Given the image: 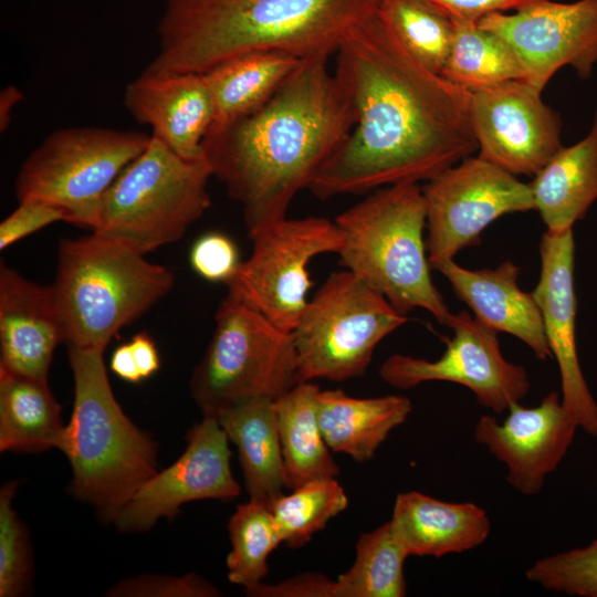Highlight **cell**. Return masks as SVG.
<instances>
[{
  "mask_svg": "<svg viewBox=\"0 0 597 597\" xmlns=\"http://www.w3.org/2000/svg\"><path fill=\"white\" fill-rule=\"evenodd\" d=\"M335 54L356 123L310 185L315 197L428 181L478 150L470 91L417 61L377 9Z\"/></svg>",
  "mask_w": 597,
  "mask_h": 597,
  "instance_id": "6da1fadb",
  "label": "cell"
},
{
  "mask_svg": "<svg viewBox=\"0 0 597 597\" xmlns=\"http://www.w3.org/2000/svg\"><path fill=\"white\" fill-rule=\"evenodd\" d=\"M327 57L303 60L260 107L203 140L212 176L241 205L248 232L286 218L294 197L356 123L355 107Z\"/></svg>",
  "mask_w": 597,
  "mask_h": 597,
  "instance_id": "7a4b0ae2",
  "label": "cell"
},
{
  "mask_svg": "<svg viewBox=\"0 0 597 597\" xmlns=\"http://www.w3.org/2000/svg\"><path fill=\"white\" fill-rule=\"evenodd\" d=\"M379 0H167L147 74H202L252 52L329 57Z\"/></svg>",
  "mask_w": 597,
  "mask_h": 597,
  "instance_id": "3957f363",
  "label": "cell"
},
{
  "mask_svg": "<svg viewBox=\"0 0 597 597\" xmlns=\"http://www.w3.org/2000/svg\"><path fill=\"white\" fill-rule=\"evenodd\" d=\"M69 360L74 404L59 450L72 468V494L112 523L158 471L157 443L116 400L103 350L70 346Z\"/></svg>",
  "mask_w": 597,
  "mask_h": 597,
  "instance_id": "277c9868",
  "label": "cell"
},
{
  "mask_svg": "<svg viewBox=\"0 0 597 597\" xmlns=\"http://www.w3.org/2000/svg\"><path fill=\"white\" fill-rule=\"evenodd\" d=\"M174 274L128 244L93 232L59 244L51 286L69 346L103 350L174 285Z\"/></svg>",
  "mask_w": 597,
  "mask_h": 597,
  "instance_id": "5b68a950",
  "label": "cell"
},
{
  "mask_svg": "<svg viewBox=\"0 0 597 597\" xmlns=\"http://www.w3.org/2000/svg\"><path fill=\"white\" fill-rule=\"evenodd\" d=\"M342 235L339 264L383 294L402 315L429 312L447 326L452 315L432 282L419 184L378 188L335 219Z\"/></svg>",
  "mask_w": 597,
  "mask_h": 597,
  "instance_id": "8992f818",
  "label": "cell"
},
{
  "mask_svg": "<svg viewBox=\"0 0 597 597\" xmlns=\"http://www.w3.org/2000/svg\"><path fill=\"white\" fill-rule=\"evenodd\" d=\"M211 176L205 157L185 159L151 135L104 195L92 230L144 254L176 242L209 209Z\"/></svg>",
  "mask_w": 597,
  "mask_h": 597,
  "instance_id": "52a82bcc",
  "label": "cell"
},
{
  "mask_svg": "<svg viewBox=\"0 0 597 597\" xmlns=\"http://www.w3.org/2000/svg\"><path fill=\"white\" fill-rule=\"evenodd\" d=\"M206 353L190 377V392L206 417L218 418L248 400H276L297 384L293 336L231 294L216 313Z\"/></svg>",
  "mask_w": 597,
  "mask_h": 597,
  "instance_id": "ba28073f",
  "label": "cell"
},
{
  "mask_svg": "<svg viewBox=\"0 0 597 597\" xmlns=\"http://www.w3.org/2000/svg\"><path fill=\"white\" fill-rule=\"evenodd\" d=\"M407 322V315L350 271L331 273L291 332L301 381L364 375L377 345Z\"/></svg>",
  "mask_w": 597,
  "mask_h": 597,
  "instance_id": "9c48e42d",
  "label": "cell"
},
{
  "mask_svg": "<svg viewBox=\"0 0 597 597\" xmlns=\"http://www.w3.org/2000/svg\"><path fill=\"white\" fill-rule=\"evenodd\" d=\"M150 139L143 132L106 127L57 129L23 161L18 199L50 202L67 222L92 229L104 195Z\"/></svg>",
  "mask_w": 597,
  "mask_h": 597,
  "instance_id": "30bf717a",
  "label": "cell"
},
{
  "mask_svg": "<svg viewBox=\"0 0 597 597\" xmlns=\"http://www.w3.org/2000/svg\"><path fill=\"white\" fill-rule=\"evenodd\" d=\"M249 237L252 252L227 283L228 293L291 333L310 301L308 264L321 254L338 253L341 232L326 218L286 217Z\"/></svg>",
  "mask_w": 597,
  "mask_h": 597,
  "instance_id": "8fae6325",
  "label": "cell"
},
{
  "mask_svg": "<svg viewBox=\"0 0 597 597\" xmlns=\"http://www.w3.org/2000/svg\"><path fill=\"white\" fill-rule=\"evenodd\" d=\"M422 193L431 266L479 244L481 232L500 217L534 210L528 184L479 156H469L428 180Z\"/></svg>",
  "mask_w": 597,
  "mask_h": 597,
  "instance_id": "7c38bea8",
  "label": "cell"
},
{
  "mask_svg": "<svg viewBox=\"0 0 597 597\" xmlns=\"http://www.w3.org/2000/svg\"><path fill=\"white\" fill-rule=\"evenodd\" d=\"M453 337L434 360L394 354L379 368L381 379L409 389L427 381H448L470 389L479 405L500 415L530 391L526 369L505 359L498 332L462 311L447 325Z\"/></svg>",
  "mask_w": 597,
  "mask_h": 597,
  "instance_id": "4fadbf2b",
  "label": "cell"
},
{
  "mask_svg": "<svg viewBox=\"0 0 597 597\" xmlns=\"http://www.w3.org/2000/svg\"><path fill=\"white\" fill-rule=\"evenodd\" d=\"M478 23L510 45L523 66L524 82L540 92L564 66L587 78L597 64V0H538L490 13Z\"/></svg>",
  "mask_w": 597,
  "mask_h": 597,
  "instance_id": "5bb4252c",
  "label": "cell"
},
{
  "mask_svg": "<svg viewBox=\"0 0 597 597\" xmlns=\"http://www.w3.org/2000/svg\"><path fill=\"white\" fill-rule=\"evenodd\" d=\"M478 156L517 176H535L563 147L558 114L521 80L470 91Z\"/></svg>",
  "mask_w": 597,
  "mask_h": 597,
  "instance_id": "9a60e30c",
  "label": "cell"
},
{
  "mask_svg": "<svg viewBox=\"0 0 597 597\" xmlns=\"http://www.w3.org/2000/svg\"><path fill=\"white\" fill-rule=\"evenodd\" d=\"M230 458L229 439L219 421L203 416L189 430L184 453L146 481L112 523L121 532H145L160 519L172 520L188 502L235 499L240 484Z\"/></svg>",
  "mask_w": 597,
  "mask_h": 597,
  "instance_id": "2e32d148",
  "label": "cell"
},
{
  "mask_svg": "<svg viewBox=\"0 0 597 597\" xmlns=\"http://www.w3.org/2000/svg\"><path fill=\"white\" fill-rule=\"evenodd\" d=\"M577 429L559 394L551 391L535 407L511 405L502 422L494 416H482L473 436L505 465L509 484L532 496L542 491L546 478L562 463Z\"/></svg>",
  "mask_w": 597,
  "mask_h": 597,
  "instance_id": "e0dca14e",
  "label": "cell"
},
{
  "mask_svg": "<svg viewBox=\"0 0 597 597\" xmlns=\"http://www.w3.org/2000/svg\"><path fill=\"white\" fill-rule=\"evenodd\" d=\"M538 249L541 274L532 293L542 313L552 356L558 365L562 402L578 428L597 438V402L584 377L576 345L573 229L546 230Z\"/></svg>",
  "mask_w": 597,
  "mask_h": 597,
  "instance_id": "ac0fdd59",
  "label": "cell"
},
{
  "mask_svg": "<svg viewBox=\"0 0 597 597\" xmlns=\"http://www.w3.org/2000/svg\"><path fill=\"white\" fill-rule=\"evenodd\" d=\"M124 105L185 159L205 157L203 140L214 119L210 91L202 74L153 75L143 72L126 85Z\"/></svg>",
  "mask_w": 597,
  "mask_h": 597,
  "instance_id": "d6986e66",
  "label": "cell"
},
{
  "mask_svg": "<svg viewBox=\"0 0 597 597\" xmlns=\"http://www.w3.org/2000/svg\"><path fill=\"white\" fill-rule=\"evenodd\" d=\"M65 342L51 286L0 265V368L48 381L56 346Z\"/></svg>",
  "mask_w": 597,
  "mask_h": 597,
  "instance_id": "ffe728a7",
  "label": "cell"
},
{
  "mask_svg": "<svg viewBox=\"0 0 597 597\" xmlns=\"http://www.w3.org/2000/svg\"><path fill=\"white\" fill-rule=\"evenodd\" d=\"M431 268L448 280L458 298L480 322L498 333L515 336L537 359L553 358L540 306L532 292L519 287L520 268L514 262L504 261L496 269L470 270L447 259Z\"/></svg>",
  "mask_w": 597,
  "mask_h": 597,
  "instance_id": "44dd1931",
  "label": "cell"
},
{
  "mask_svg": "<svg viewBox=\"0 0 597 597\" xmlns=\"http://www.w3.org/2000/svg\"><path fill=\"white\" fill-rule=\"evenodd\" d=\"M390 521L410 556L440 558L468 552L491 533V520L478 504L447 502L417 491L396 496Z\"/></svg>",
  "mask_w": 597,
  "mask_h": 597,
  "instance_id": "7402d4cb",
  "label": "cell"
},
{
  "mask_svg": "<svg viewBox=\"0 0 597 597\" xmlns=\"http://www.w3.org/2000/svg\"><path fill=\"white\" fill-rule=\"evenodd\" d=\"M546 230L565 231L597 200V111L588 134L562 147L528 184Z\"/></svg>",
  "mask_w": 597,
  "mask_h": 597,
  "instance_id": "603a6c76",
  "label": "cell"
},
{
  "mask_svg": "<svg viewBox=\"0 0 597 597\" xmlns=\"http://www.w3.org/2000/svg\"><path fill=\"white\" fill-rule=\"evenodd\" d=\"M411 411V401L400 395L356 398L343 390H320L317 396L318 422L328 448L357 462L370 460Z\"/></svg>",
  "mask_w": 597,
  "mask_h": 597,
  "instance_id": "cb8c5ba5",
  "label": "cell"
},
{
  "mask_svg": "<svg viewBox=\"0 0 597 597\" xmlns=\"http://www.w3.org/2000/svg\"><path fill=\"white\" fill-rule=\"evenodd\" d=\"M217 420L238 449L250 500L270 505L285 486L274 401L248 400L222 412Z\"/></svg>",
  "mask_w": 597,
  "mask_h": 597,
  "instance_id": "d4e9b609",
  "label": "cell"
},
{
  "mask_svg": "<svg viewBox=\"0 0 597 597\" xmlns=\"http://www.w3.org/2000/svg\"><path fill=\"white\" fill-rule=\"evenodd\" d=\"M302 62L282 52H252L226 60L202 73L214 107L210 129L260 107Z\"/></svg>",
  "mask_w": 597,
  "mask_h": 597,
  "instance_id": "484cf974",
  "label": "cell"
},
{
  "mask_svg": "<svg viewBox=\"0 0 597 597\" xmlns=\"http://www.w3.org/2000/svg\"><path fill=\"white\" fill-rule=\"evenodd\" d=\"M320 390L318 385L302 381L274 400L285 488L290 490L339 474L318 422Z\"/></svg>",
  "mask_w": 597,
  "mask_h": 597,
  "instance_id": "4316f807",
  "label": "cell"
},
{
  "mask_svg": "<svg viewBox=\"0 0 597 597\" xmlns=\"http://www.w3.org/2000/svg\"><path fill=\"white\" fill-rule=\"evenodd\" d=\"M48 381L0 368V451L59 449L65 426Z\"/></svg>",
  "mask_w": 597,
  "mask_h": 597,
  "instance_id": "83f0119b",
  "label": "cell"
},
{
  "mask_svg": "<svg viewBox=\"0 0 597 597\" xmlns=\"http://www.w3.org/2000/svg\"><path fill=\"white\" fill-rule=\"evenodd\" d=\"M441 75L469 91L524 81V70L510 45L475 21L454 20L449 54Z\"/></svg>",
  "mask_w": 597,
  "mask_h": 597,
  "instance_id": "f1b7e54d",
  "label": "cell"
},
{
  "mask_svg": "<svg viewBox=\"0 0 597 597\" xmlns=\"http://www.w3.org/2000/svg\"><path fill=\"white\" fill-rule=\"evenodd\" d=\"M409 553L391 521L363 533L352 567L336 579L339 597H404Z\"/></svg>",
  "mask_w": 597,
  "mask_h": 597,
  "instance_id": "f546056e",
  "label": "cell"
},
{
  "mask_svg": "<svg viewBox=\"0 0 597 597\" xmlns=\"http://www.w3.org/2000/svg\"><path fill=\"white\" fill-rule=\"evenodd\" d=\"M377 10L402 46L422 65L441 74L454 20L428 0H379Z\"/></svg>",
  "mask_w": 597,
  "mask_h": 597,
  "instance_id": "4dcf8cb0",
  "label": "cell"
},
{
  "mask_svg": "<svg viewBox=\"0 0 597 597\" xmlns=\"http://www.w3.org/2000/svg\"><path fill=\"white\" fill-rule=\"evenodd\" d=\"M231 552L228 579L244 588L268 575V557L282 543L270 506L250 500L240 504L228 522Z\"/></svg>",
  "mask_w": 597,
  "mask_h": 597,
  "instance_id": "1f68e13d",
  "label": "cell"
},
{
  "mask_svg": "<svg viewBox=\"0 0 597 597\" xmlns=\"http://www.w3.org/2000/svg\"><path fill=\"white\" fill-rule=\"evenodd\" d=\"M348 505L347 495L335 478L310 481L269 506L282 543L291 548L305 545L327 522Z\"/></svg>",
  "mask_w": 597,
  "mask_h": 597,
  "instance_id": "d6a6232c",
  "label": "cell"
},
{
  "mask_svg": "<svg viewBox=\"0 0 597 597\" xmlns=\"http://www.w3.org/2000/svg\"><path fill=\"white\" fill-rule=\"evenodd\" d=\"M18 481L0 490V597L23 596L33 578L30 534L13 507Z\"/></svg>",
  "mask_w": 597,
  "mask_h": 597,
  "instance_id": "836d02e7",
  "label": "cell"
},
{
  "mask_svg": "<svg viewBox=\"0 0 597 597\" xmlns=\"http://www.w3.org/2000/svg\"><path fill=\"white\" fill-rule=\"evenodd\" d=\"M542 588L580 597H597V540L534 562L525 572Z\"/></svg>",
  "mask_w": 597,
  "mask_h": 597,
  "instance_id": "e575fe53",
  "label": "cell"
},
{
  "mask_svg": "<svg viewBox=\"0 0 597 597\" xmlns=\"http://www.w3.org/2000/svg\"><path fill=\"white\" fill-rule=\"evenodd\" d=\"M111 597H216L220 591L197 574L182 576L138 575L113 585Z\"/></svg>",
  "mask_w": 597,
  "mask_h": 597,
  "instance_id": "d590c367",
  "label": "cell"
},
{
  "mask_svg": "<svg viewBox=\"0 0 597 597\" xmlns=\"http://www.w3.org/2000/svg\"><path fill=\"white\" fill-rule=\"evenodd\" d=\"M189 262L202 279L224 284L234 276L241 263L237 244L220 232L201 235L191 247Z\"/></svg>",
  "mask_w": 597,
  "mask_h": 597,
  "instance_id": "8d00e7d4",
  "label": "cell"
},
{
  "mask_svg": "<svg viewBox=\"0 0 597 597\" xmlns=\"http://www.w3.org/2000/svg\"><path fill=\"white\" fill-rule=\"evenodd\" d=\"M0 224V249L4 250L21 239L56 222L66 221L56 206L40 199H24Z\"/></svg>",
  "mask_w": 597,
  "mask_h": 597,
  "instance_id": "74e56055",
  "label": "cell"
},
{
  "mask_svg": "<svg viewBox=\"0 0 597 597\" xmlns=\"http://www.w3.org/2000/svg\"><path fill=\"white\" fill-rule=\"evenodd\" d=\"M244 593L251 597H339L337 582L321 574H302L272 585L261 582Z\"/></svg>",
  "mask_w": 597,
  "mask_h": 597,
  "instance_id": "f35d334b",
  "label": "cell"
},
{
  "mask_svg": "<svg viewBox=\"0 0 597 597\" xmlns=\"http://www.w3.org/2000/svg\"><path fill=\"white\" fill-rule=\"evenodd\" d=\"M453 20L475 21L494 12L512 11L538 0H428Z\"/></svg>",
  "mask_w": 597,
  "mask_h": 597,
  "instance_id": "ab89813d",
  "label": "cell"
},
{
  "mask_svg": "<svg viewBox=\"0 0 597 597\" xmlns=\"http://www.w3.org/2000/svg\"><path fill=\"white\" fill-rule=\"evenodd\" d=\"M138 370L143 379L150 377L159 368V355L156 345L146 332L136 334L129 342Z\"/></svg>",
  "mask_w": 597,
  "mask_h": 597,
  "instance_id": "60d3db41",
  "label": "cell"
},
{
  "mask_svg": "<svg viewBox=\"0 0 597 597\" xmlns=\"http://www.w3.org/2000/svg\"><path fill=\"white\" fill-rule=\"evenodd\" d=\"M112 371L125 381L137 384L143 380L130 344L118 346L111 358Z\"/></svg>",
  "mask_w": 597,
  "mask_h": 597,
  "instance_id": "b9f144b4",
  "label": "cell"
},
{
  "mask_svg": "<svg viewBox=\"0 0 597 597\" xmlns=\"http://www.w3.org/2000/svg\"><path fill=\"white\" fill-rule=\"evenodd\" d=\"M23 100L22 92L13 86L9 85L4 87L0 93V130L4 132L11 121V111L14 106Z\"/></svg>",
  "mask_w": 597,
  "mask_h": 597,
  "instance_id": "7bdbcfd3",
  "label": "cell"
}]
</instances>
